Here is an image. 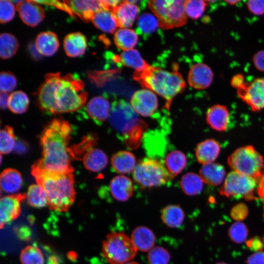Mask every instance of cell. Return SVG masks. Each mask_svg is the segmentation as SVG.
Listing matches in <instances>:
<instances>
[{"instance_id":"obj_1","label":"cell","mask_w":264,"mask_h":264,"mask_svg":"<svg viewBox=\"0 0 264 264\" xmlns=\"http://www.w3.org/2000/svg\"><path fill=\"white\" fill-rule=\"evenodd\" d=\"M84 87L77 75L47 73L37 93L38 105L42 110L50 114L77 111L87 100L88 94Z\"/></svg>"},{"instance_id":"obj_2","label":"cell","mask_w":264,"mask_h":264,"mask_svg":"<svg viewBox=\"0 0 264 264\" xmlns=\"http://www.w3.org/2000/svg\"><path fill=\"white\" fill-rule=\"evenodd\" d=\"M72 129L69 122L55 118L43 129L40 136L42 157L37 161L46 170L74 171L71 162L74 156L68 147Z\"/></svg>"},{"instance_id":"obj_3","label":"cell","mask_w":264,"mask_h":264,"mask_svg":"<svg viewBox=\"0 0 264 264\" xmlns=\"http://www.w3.org/2000/svg\"><path fill=\"white\" fill-rule=\"evenodd\" d=\"M73 172L48 170L37 161L32 166L31 174L36 183L45 190L50 210L66 212L74 203L76 192Z\"/></svg>"},{"instance_id":"obj_4","label":"cell","mask_w":264,"mask_h":264,"mask_svg":"<svg viewBox=\"0 0 264 264\" xmlns=\"http://www.w3.org/2000/svg\"><path fill=\"white\" fill-rule=\"evenodd\" d=\"M133 78L144 88L151 90L165 99V108L168 110L173 99L184 91L186 85L177 70L170 72L149 65L142 70L135 71Z\"/></svg>"},{"instance_id":"obj_5","label":"cell","mask_w":264,"mask_h":264,"mask_svg":"<svg viewBox=\"0 0 264 264\" xmlns=\"http://www.w3.org/2000/svg\"><path fill=\"white\" fill-rule=\"evenodd\" d=\"M174 177L163 161L151 157L140 160L133 172L134 181L144 189L165 185L170 183Z\"/></svg>"},{"instance_id":"obj_6","label":"cell","mask_w":264,"mask_h":264,"mask_svg":"<svg viewBox=\"0 0 264 264\" xmlns=\"http://www.w3.org/2000/svg\"><path fill=\"white\" fill-rule=\"evenodd\" d=\"M137 251L131 237L123 232L110 233L102 243V255L110 264L131 262Z\"/></svg>"},{"instance_id":"obj_7","label":"cell","mask_w":264,"mask_h":264,"mask_svg":"<svg viewBox=\"0 0 264 264\" xmlns=\"http://www.w3.org/2000/svg\"><path fill=\"white\" fill-rule=\"evenodd\" d=\"M227 163L233 171L258 181L264 176L263 157L252 146H245L236 149L228 157Z\"/></svg>"},{"instance_id":"obj_8","label":"cell","mask_w":264,"mask_h":264,"mask_svg":"<svg viewBox=\"0 0 264 264\" xmlns=\"http://www.w3.org/2000/svg\"><path fill=\"white\" fill-rule=\"evenodd\" d=\"M185 0H152L148 6L156 16L159 27L169 29L184 25L188 16L185 8Z\"/></svg>"},{"instance_id":"obj_9","label":"cell","mask_w":264,"mask_h":264,"mask_svg":"<svg viewBox=\"0 0 264 264\" xmlns=\"http://www.w3.org/2000/svg\"><path fill=\"white\" fill-rule=\"evenodd\" d=\"M257 183V180L233 171L227 175L219 192L227 198L255 199L254 192Z\"/></svg>"},{"instance_id":"obj_10","label":"cell","mask_w":264,"mask_h":264,"mask_svg":"<svg viewBox=\"0 0 264 264\" xmlns=\"http://www.w3.org/2000/svg\"><path fill=\"white\" fill-rule=\"evenodd\" d=\"M239 98L253 111L264 109V77L245 81L235 88Z\"/></svg>"},{"instance_id":"obj_11","label":"cell","mask_w":264,"mask_h":264,"mask_svg":"<svg viewBox=\"0 0 264 264\" xmlns=\"http://www.w3.org/2000/svg\"><path fill=\"white\" fill-rule=\"evenodd\" d=\"M109 118L112 127L121 133L129 124L138 117L131 104L121 99L112 103Z\"/></svg>"},{"instance_id":"obj_12","label":"cell","mask_w":264,"mask_h":264,"mask_svg":"<svg viewBox=\"0 0 264 264\" xmlns=\"http://www.w3.org/2000/svg\"><path fill=\"white\" fill-rule=\"evenodd\" d=\"M130 104L137 113L144 117L152 115L158 106L155 93L146 88L135 91L132 97Z\"/></svg>"},{"instance_id":"obj_13","label":"cell","mask_w":264,"mask_h":264,"mask_svg":"<svg viewBox=\"0 0 264 264\" xmlns=\"http://www.w3.org/2000/svg\"><path fill=\"white\" fill-rule=\"evenodd\" d=\"M25 198V194L18 193L5 196L0 198V228L20 216L21 212V203Z\"/></svg>"},{"instance_id":"obj_14","label":"cell","mask_w":264,"mask_h":264,"mask_svg":"<svg viewBox=\"0 0 264 264\" xmlns=\"http://www.w3.org/2000/svg\"><path fill=\"white\" fill-rule=\"evenodd\" d=\"M22 21L26 25L35 27L44 17V11L34 0L13 1Z\"/></svg>"},{"instance_id":"obj_15","label":"cell","mask_w":264,"mask_h":264,"mask_svg":"<svg viewBox=\"0 0 264 264\" xmlns=\"http://www.w3.org/2000/svg\"><path fill=\"white\" fill-rule=\"evenodd\" d=\"M214 73L209 66L203 63L194 64L188 76V83L190 87L196 89H204L211 85Z\"/></svg>"},{"instance_id":"obj_16","label":"cell","mask_w":264,"mask_h":264,"mask_svg":"<svg viewBox=\"0 0 264 264\" xmlns=\"http://www.w3.org/2000/svg\"><path fill=\"white\" fill-rule=\"evenodd\" d=\"M136 2L123 0L111 10L118 27L127 28L132 26L139 12V8L134 3Z\"/></svg>"},{"instance_id":"obj_17","label":"cell","mask_w":264,"mask_h":264,"mask_svg":"<svg viewBox=\"0 0 264 264\" xmlns=\"http://www.w3.org/2000/svg\"><path fill=\"white\" fill-rule=\"evenodd\" d=\"M142 119L137 118L129 124L121 132L122 137L126 147L130 150L137 149L147 128Z\"/></svg>"},{"instance_id":"obj_18","label":"cell","mask_w":264,"mask_h":264,"mask_svg":"<svg viewBox=\"0 0 264 264\" xmlns=\"http://www.w3.org/2000/svg\"><path fill=\"white\" fill-rule=\"evenodd\" d=\"M72 13L86 22L91 21L95 12L104 9L101 0H65Z\"/></svg>"},{"instance_id":"obj_19","label":"cell","mask_w":264,"mask_h":264,"mask_svg":"<svg viewBox=\"0 0 264 264\" xmlns=\"http://www.w3.org/2000/svg\"><path fill=\"white\" fill-rule=\"evenodd\" d=\"M88 116L96 124H101L110 116V106L105 97L97 96L91 98L86 107Z\"/></svg>"},{"instance_id":"obj_20","label":"cell","mask_w":264,"mask_h":264,"mask_svg":"<svg viewBox=\"0 0 264 264\" xmlns=\"http://www.w3.org/2000/svg\"><path fill=\"white\" fill-rule=\"evenodd\" d=\"M109 189L112 197L120 201L128 200L133 193V186L131 179L123 175L113 177L110 183Z\"/></svg>"},{"instance_id":"obj_21","label":"cell","mask_w":264,"mask_h":264,"mask_svg":"<svg viewBox=\"0 0 264 264\" xmlns=\"http://www.w3.org/2000/svg\"><path fill=\"white\" fill-rule=\"evenodd\" d=\"M229 121V113L225 106L217 104L211 107L206 113L207 124L214 130L225 131Z\"/></svg>"},{"instance_id":"obj_22","label":"cell","mask_w":264,"mask_h":264,"mask_svg":"<svg viewBox=\"0 0 264 264\" xmlns=\"http://www.w3.org/2000/svg\"><path fill=\"white\" fill-rule=\"evenodd\" d=\"M220 150V145L216 140L208 139L197 145L195 155L198 161L205 165L213 163L218 157Z\"/></svg>"},{"instance_id":"obj_23","label":"cell","mask_w":264,"mask_h":264,"mask_svg":"<svg viewBox=\"0 0 264 264\" xmlns=\"http://www.w3.org/2000/svg\"><path fill=\"white\" fill-rule=\"evenodd\" d=\"M59 46V42L57 35L51 31L40 33L37 36L35 42V47L37 51L45 56L54 55Z\"/></svg>"},{"instance_id":"obj_24","label":"cell","mask_w":264,"mask_h":264,"mask_svg":"<svg viewBox=\"0 0 264 264\" xmlns=\"http://www.w3.org/2000/svg\"><path fill=\"white\" fill-rule=\"evenodd\" d=\"M131 238L137 250L149 251L154 246L155 236L151 229L140 226L132 231Z\"/></svg>"},{"instance_id":"obj_25","label":"cell","mask_w":264,"mask_h":264,"mask_svg":"<svg viewBox=\"0 0 264 264\" xmlns=\"http://www.w3.org/2000/svg\"><path fill=\"white\" fill-rule=\"evenodd\" d=\"M64 47L66 54L70 57H78L83 55L87 47V39L80 32L71 33L64 40Z\"/></svg>"},{"instance_id":"obj_26","label":"cell","mask_w":264,"mask_h":264,"mask_svg":"<svg viewBox=\"0 0 264 264\" xmlns=\"http://www.w3.org/2000/svg\"><path fill=\"white\" fill-rule=\"evenodd\" d=\"M113 170L120 174H128L133 172L136 166L134 155L127 151H120L114 154L111 158Z\"/></svg>"},{"instance_id":"obj_27","label":"cell","mask_w":264,"mask_h":264,"mask_svg":"<svg viewBox=\"0 0 264 264\" xmlns=\"http://www.w3.org/2000/svg\"><path fill=\"white\" fill-rule=\"evenodd\" d=\"M225 176V169L218 163H210L203 165L199 170V176L203 182L212 186L220 184Z\"/></svg>"},{"instance_id":"obj_28","label":"cell","mask_w":264,"mask_h":264,"mask_svg":"<svg viewBox=\"0 0 264 264\" xmlns=\"http://www.w3.org/2000/svg\"><path fill=\"white\" fill-rule=\"evenodd\" d=\"M22 183L23 179L21 173L15 169H5L0 174V188L5 193L14 194L18 192L22 188Z\"/></svg>"},{"instance_id":"obj_29","label":"cell","mask_w":264,"mask_h":264,"mask_svg":"<svg viewBox=\"0 0 264 264\" xmlns=\"http://www.w3.org/2000/svg\"><path fill=\"white\" fill-rule=\"evenodd\" d=\"M83 162L86 169L92 172H99L108 165V158L101 149L91 148L84 154Z\"/></svg>"},{"instance_id":"obj_30","label":"cell","mask_w":264,"mask_h":264,"mask_svg":"<svg viewBox=\"0 0 264 264\" xmlns=\"http://www.w3.org/2000/svg\"><path fill=\"white\" fill-rule=\"evenodd\" d=\"M91 21L97 28L108 33H113L118 27L112 11L106 9L95 12Z\"/></svg>"},{"instance_id":"obj_31","label":"cell","mask_w":264,"mask_h":264,"mask_svg":"<svg viewBox=\"0 0 264 264\" xmlns=\"http://www.w3.org/2000/svg\"><path fill=\"white\" fill-rule=\"evenodd\" d=\"M114 60L122 66L135 69V71L142 70L149 65L138 51L134 49L124 51L119 55L115 56Z\"/></svg>"},{"instance_id":"obj_32","label":"cell","mask_w":264,"mask_h":264,"mask_svg":"<svg viewBox=\"0 0 264 264\" xmlns=\"http://www.w3.org/2000/svg\"><path fill=\"white\" fill-rule=\"evenodd\" d=\"M185 214L179 205L170 204L164 207L161 213V219L168 227L177 228L183 223Z\"/></svg>"},{"instance_id":"obj_33","label":"cell","mask_w":264,"mask_h":264,"mask_svg":"<svg viewBox=\"0 0 264 264\" xmlns=\"http://www.w3.org/2000/svg\"><path fill=\"white\" fill-rule=\"evenodd\" d=\"M114 42L116 47L123 51L133 49L138 42V35L133 29L120 28L114 35Z\"/></svg>"},{"instance_id":"obj_34","label":"cell","mask_w":264,"mask_h":264,"mask_svg":"<svg viewBox=\"0 0 264 264\" xmlns=\"http://www.w3.org/2000/svg\"><path fill=\"white\" fill-rule=\"evenodd\" d=\"M203 182L197 174L190 172L181 178L179 185L182 191L188 196H196L202 190Z\"/></svg>"},{"instance_id":"obj_35","label":"cell","mask_w":264,"mask_h":264,"mask_svg":"<svg viewBox=\"0 0 264 264\" xmlns=\"http://www.w3.org/2000/svg\"><path fill=\"white\" fill-rule=\"evenodd\" d=\"M163 161L169 172L174 176L182 172L187 164L185 154L179 150L169 152L165 156Z\"/></svg>"},{"instance_id":"obj_36","label":"cell","mask_w":264,"mask_h":264,"mask_svg":"<svg viewBox=\"0 0 264 264\" xmlns=\"http://www.w3.org/2000/svg\"><path fill=\"white\" fill-rule=\"evenodd\" d=\"M26 197L27 203L33 207L42 208L48 204L47 196L45 190L37 183L29 186Z\"/></svg>"},{"instance_id":"obj_37","label":"cell","mask_w":264,"mask_h":264,"mask_svg":"<svg viewBox=\"0 0 264 264\" xmlns=\"http://www.w3.org/2000/svg\"><path fill=\"white\" fill-rule=\"evenodd\" d=\"M19 48L16 38L9 33H3L0 36V57L6 60L12 58Z\"/></svg>"},{"instance_id":"obj_38","label":"cell","mask_w":264,"mask_h":264,"mask_svg":"<svg viewBox=\"0 0 264 264\" xmlns=\"http://www.w3.org/2000/svg\"><path fill=\"white\" fill-rule=\"evenodd\" d=\"M29 104L27 95L21 90L11 93L9 97L8 107L13 113L22 114L26 111Z\"/></svg>"},{"instance_id":"obj_39","label":"cell","mask_w":264,"mask_h":264,"mask_svg":"<svg viewBox=\"0 0 264 264\" xmlns=\"http://www.w3.org/2000/svg\"><path fill=\"white\" fill-rule=\"evenodd\" d=\"M16 136L12 128L6 126L0 132V151L1 154H8L15 148Z\"/></svg>"},{"instance_id":"obj_40","label":"cell","mask_w":264,"mask_h":264,"mask_svg":"<svg viewBox=\"0 0 264 264\" xmlns=\"http://www.w3.org/2000/svg\"><path fill=\"white\" fill-rule=\"evenodd\" d=\"M20 260L22 264H43L44 259L42 251L38 247L28 245L21 252Z\"/></svg>"},{"instance_id":"obj_41","label":"cell","mask_w":264,"mask_h":264,"mask_svg":"<svg viewBox=\"0 0 264 264\" xmlns=\"http://www.w3.org/2000/svg\"><path fill=\"white\" fill-rule=\"evenodd\" d=\"M138 30L144 34H150L154 32L159 26L157 19L153 15L145 13L140 15L137 20Z\"/></svg>"},{"instance_id":"obj_42","label":"cell","mask_w":264,"mask_h":264,"mask_svg":"<svg viewBox=\"0 0 264 264\" xmlns=\"http://www.w3.org/2000/svg\"><path fill=\"white\" fill-rule=\"evenodd\" d=\"M207 4L206 0H185V8L187 16L193 20L199 19L203 15Z\"/></svg>"},{"instance_id":"obj_43","label":"cell","mask_w":264,"mask_h":264,"mask_svg":"<svg viewBox=\"0 0 264 264\" xmlns=\"http://www.w3.org/2000/svg\"><path fill=\"white\" fill-rule=\"evenodd\" d=\"M171 259L167 249L161 246H154L148 252L149 264H168Z\"/></svg>"},{"instance_id":"obj_44","label":"cell","mask_w":264,"mask_h":264,"mask_svg":"<svg viewBox=\"0 0 264 264\" xmlns=\"http://www.w3.org/2000/svg\"><path fill=\"white\" fill-rule=\"evenodd\" d=\"M228 235L234 242L241 243L246 239L248 236V230L244 223L237 221L229 228Z\"/></svg>"},{"instance_id":"obj_45","label":"cell","mask_w":264,"mask_h":264,"mask_svg":"<svg viewBox=\"0 0 264 264\" xmlns=\"http://www.w3.org/2000/svg\"><path fill=\"white\" fill-rule=\"evenodd\" d=\"M17 81L15 75L9 71H2L0 74V92L12 91L16 87Z\"/></svg>"},{"instance_id":"obj_46","label":"cell","mask_w":264,"mask_h":264,"mask_svg":"<svg viewBox=\"0 0 264 264\" xmlns=\"http://www.w3.org/2000/svg\"><path fill=\"white\" fill-rule=\"evenodd\" d=\"M15 8L12 1L0 0V22L5 23L11 21L14 17Z\"/></svg>"},{"instance_id":"obj_47","label":"cell","mask_w":264,"mask_h":264,"mask_svg":"<svg viewBox=\"0 0 264 264\" xmlns=\"http://www.w3.org/2000/svg\"><path fill=\"white\" fill-rule=\"evenodd\" d=\"M249 11L256 16L264 15V0H251L246 2Z\"/></svg>"},{"instance_id":"obj_48","label":"cell","mask_w":264,"mask_h":264,"mask_svg":"<svg viewBox=\"0 0 264 264\" xmlns=\"http://www.w3.org/2000/svg\"><path fill=\"white\" fill-rule=\"evenodd\" d=\"M248 214V209L246 206L243 203L235 205L231 210V216L232 218L240 221L244 219Z\"/></svg>"},{"instance_id":"obj_49","label":"cell","mask_w":264,"mask_h":264,"mask_svg":"<svg viewBox=\"0 0 264 264\" xmlns=\"http://www.w3.org/2000/svg\"><path fill=\"white\" fill-rule=\"evenodd\" d=\"M246 244L251 250L255 252L261 251L264 247V241L259 237H255L249 240Z\"/></svg>"},{"instance_id":"obj_50","label":"cell","mask_w":264,"mask_h":264,"mask_svg":"<svg viewBox=\"0 0 264 264\" xmlns=\"http://www.w3.org/2000/svg\"><path fill=\"white\" fill-rule=\"evenodd\" d=\"M252 62L258 70L264 72V50L257 52L252 57Z\"/></svg>"},{"instance_id":"obj_51","label":"cell","mask_w":264,"mask_h":264,"mask_svg":"<svg viewBox=\"0 0 264 264\" xmlns=\"http://www.w3.org/2000/svg\"><path fill=\"white\" fill-rule=\"evenodd\" d=\"M246 264H264V251L256 252L250 256Z\"/></svg>"},{"instance_id":"obj_52","label":"cell","mask_w":264,"mask_h":264,"mask_svg":"<svg viewBox=\"0 0 264 264\" xmlns=\"http://www.w3.org/2000/svg\"><path fill=\"white\" fill-rule=\"evenodd\" d=\"M257 192L258 196L263 201V217L264 219V176H263L258 181Z\"/></svg>"},{"instance_id":"obj_53","label":"cell","mask_w":264,"mask_h":264,"mask_svg":"<svg viewBox=\"0 0 264 264\" xmlns=\"http://www.w3.org/2000/svg\"><path fill=\"white\" fill-rule=\"evenodd\" d=\"M9 95L8 93L0 92V106L2 109H6L8 107Z\"/></svg>"},{"instance_id":"obj_54","label":"cell","mask_w":264,"mask_h":264,"mask_svg":"<svg viewBox=\"0 0 264 264\" xmlns=\"http://www.w3.org/2000/svg\"><path fill=\"white\" fill-rule=\"evenodd\" d=\"M14 150L19 153H23L26 150V148L22 143L18 142L16 143Z\"/></svg>"},{"instance_id":"obj_55","label":"cell","mask_w":264,"mask_h":264,"mask_svg":"<svg viewBox=\"0 0 264 264\" xmlns=\"http://www.w3.org/2000/svg\"><path fill=\"white\" fill-rule=\"evenodd\" d=\"M227 4H229L231 5H234L237 4L238 3L240 2V0H225V1Z\"/></svg>"},{"instance_id":"obj_56","label":"cell","mask_w":264,"mask_h":264,"mask_svg":"<svg viewBox=\"0 0 264 264\" xmlns=\"http://www.w3.org/2000/svg\"><path fill=\"white\" fill-rule=\"evenodd\" d=\"M124 264H139L138 263L133 262V261H131L128 263H126Z\"/></svg>"},{"instance_id":"obj_57","label":"cell","mask_w":264,"mask_h":264,"mask_svg":"<svg viewBox=\"0 0 264 264\" xmlns=\"http://www.w3.org/2000/svg\"><path fill=\"white\" fill-rule=\"evenodd\" d=\"M216 264H227L224 263H217Z\"/></svg>"}]
</instances>
